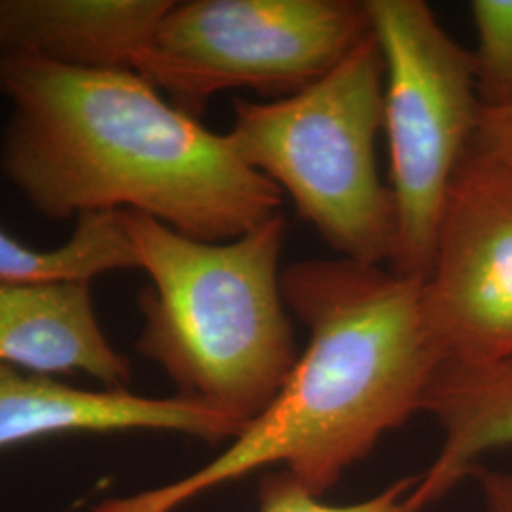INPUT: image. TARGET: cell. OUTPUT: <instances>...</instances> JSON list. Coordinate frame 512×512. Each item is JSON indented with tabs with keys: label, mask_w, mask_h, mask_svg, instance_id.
<instances>
[{
	"label": "cell",
	"mask_w": 512,
	"mask_h": 512,
	"mask_svg": "<svg viewBox=\"0 0 512 512\" xmlns=\"http://www.w3.org/2000/svg\"><path fill=\"white\" fill-rule=\"evenodd\" d=\"M10 118L0 171L52 220L133 211L202 241H230L281 211L283 194L131 69L0 57Z\"/></svg>",
	"instance_id": "obj_1"
},
{
	"label": "cell",
	"mask_w": 512,
	"mask_h": 512,
	"mask_svg": "<svg viewBox=\"0 0 512 512\" xmlns=\"http://www.w3.org/2000/svg\"><path fill=\"white\" fill-rule=\"evenodd\" d=\"M281 287L310 344L274 401L196 473L93 512H175L270 465L321 497L387 431L421 412L442 366L423 281L336 258L294 262Z\"/></svg>",
	"instance_id": "obj_2"
},
{
	"label": "cell",
	"mask_w": 512,
	"mask_h": 512,
	"mask_svg": "<svg viewBox=\"0 0 512 512\" xmlns=\"http://www.w3.org/2000/svg\"><path fill=\"white\" fill-rule=\"evenodd\" d=\"M120 217L150 279L135 348L177 397L243 425L255 420L298 359L279 268L285 215L230 241L188 238L133 211Z\"/></svg>",
	"instance_id": "obj_3"
},
{
	"label": "cell",
	"mask_w": 512,
	"mask_h": 512,
	"mask_svg": "<svg viewBox=\"0 0 512 512\" xmlns=\"http://www.w3.org/2000/svg\"><path fill=\"white\" fill-rule=\"evenodd\" d=\"M385 63L370 33L300 92L234 103L226 133L239 158L287 192L298 215L353 262H391L395 203L378 169Z\"/></svg>",
	"instance_id": "obj_4"
},
{
	"label": "cell",
	"mask_w": 512,
	"mask_h": 512,
	"mask_svg": "<svg viewBox=\"0 0 512 512\" xmlns=\"http://www.w3.org/2000/svg\"><path fill=\"white\" fill-rule=\"evenodd\" d=\"M385 63L384 133L397 238L389 268L425 281L452 181L482 114L471 50L423 0H365Z\"/></svg>",
	"instance_id": "obj_5"
},
{
	"label": "cell",
	"mask_w": 512,
	"mask_h": 512,
	"mask_svg": "<svg viewBox=\"0 0 512 512\" xmlns=\"http://www.w3.org/2000/svg\"><path fill=\"white\" fill-rule=\"evenodd\" d=\"M370 33L365 0L173 2L135 71L184 110L228 90L285 97Z\"/></svg>",
	"instance_id": "obj_6"
},
{
	"label": "cell",
	"mask_w": 512,
	"mask_h": 512,
	"mask_svg": "<svg viewBox=\"0 0 512 512\" xmlns=\"http://www.w3.org/2000/svg\"><path fill=\"white\" fill-rule=\"evenodd\" d=\"M423 298L442 365L512 355V169L475 143L444 203Z\"/></svg>",
	"instance_id": "obj_7"
},
{
	"label": "cell",
	"mask_w": 512,
	"mask_h": 512,
	"mask_svg": "<svg viewBox=\"0 0 512 512\" xmlns=\"http://www.w3.org/2000/svg\"><path fill=\"white\" fill-rule=\"evenodd\" d=\"M243 427L177 395L152 399L128 389H78L0 365V450L55 435L122 431H171L220 442L236 439Z\"/></svg>",
	"instance_id": "obj_8"
},
{
	"label": "cell",
	"mask_w": 512,
	"mask_h": 512,
	"mask_svg": "<svg viewBox=\"0 0 512 512\" xmlns=\"http://www.w3.org/2000/svg\"><path fill=\"white\" fill-rule=\"evenodd\" d=\"M0 365L50 378L80 372L109 389L131 380L128 357L97 321L92 281H0Z\"/></svg>",
	"instance_id": "obj_9"
},
{
	"label": "cell",
	"mask_w": 512,
	"mask_h": 512,
	"mask_svg": "<svg viewBox=\"0 0 512 512\" xmlns=\"http://www.w3.org/2000/svg\"><path fill=\"white\" fill-rule=\"evenodd\" d=\"M171 0H0V57L131 69Z\"/></svg>",
	"instance_id": "obj_10"
},
{
	"label": "cell",
	"mask_w": 512,
	"mask_h": 512,
	"mask_svg": "<svg viewBox=\"0 0 512 512\" xmlns=\"http://www.w3.org/2000/svg\"><path fill=\"white\" fill-rule=\"evenodd\" d=\"M421 412L444 433L439 456L414 492L425 509L473 475L484 454L512 446V355L486 365L440 366Z\"/></svg>",
	"instance_id": "obj_11"
},
{
	"label": "cell",
	"mask_w": 512,
	"mask_h": 512,
	"mask_svg": "<svg viewBox=\"0 0 512 512\" xmlns=\"http://www.w3.org/2000/svg\"><path fill=\"white\" fill-rule=\"evenodd\" d=\"M131 268H137V256L120 213L78 217L73 236L55 249L29 247L0 228V281H93Z\"/></svg>",
	"instance_id": "obj_12"
},
{
	"label": "cell",
	"mask_w": 512,
	"mask_h": 512,
	"mask_svg": "<svg viewBox=\"0 0 512 512\" xmlns=\"http://www.w3.org/2000/svg\"><path fill=\"white\" fill-rule=\"evenodd\" d=\"M475 88L482 110L512 107V0H473Z\"/></svg>",
	"instance_id": "obj_13"
},
{
	"label": "cell",
	"mask_w": 512,
	"mask_h": 512,
	"mask_svg": "<svg viewBox=\"0 0 512 512\" xmlns=\"http://www.w3.org/2000/svg\"><path fill=\"white\" fill-rule=\"evenodd\" d=\"M420 476L401 478L384 492L353 505H327L311 494L293 475L277 471L264 476L258 486V512H420L416 486Z\"/></svg>",
	"instance_id": "obj_14"
},
{
	"label": "cell",
	"mask_w": 512,
	"mask_h": 512,
	"mask_svg": "<svg viewBox=\"0 0 512 512\" xmlns=\"http://www.w3.org/2000/svg\"><path fill=\"white\" fill-rule=\"evenodd\" d=\"M473 143L512 169V107L482 110Z\"/></svg>",
	"instance_id": "obj_15"
},
{
	"label": "cell",
	"mask_w": 512,
	"mask_h": 512,
	"mask_svg": "<svg viewBox=\"0 0 512 512\" xmlns=\"http://www.w3.org/2000/svg\"><path fill=\"white\" fill-rule=\"evenodd\" d=\"M473 475L478 478L486 512H512V473L476 469Z\"/></svg>",
	"instance_id": "obj_16"
}]
</instances>
